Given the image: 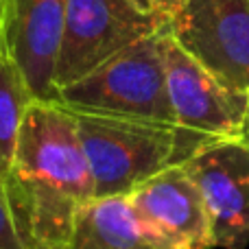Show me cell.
Segmentation results:
<instances>
[{"instance_id": "1", "label": "cell", "mask_w": 249, "mask_h": 249, "mask_svg": "<svg viewBox=\"0 0 249 249\" xmlns=\"http://www.w3.org/2000/svg\"><path fill=\"white\" fill-rule=\"evenodd\" d=\"M2 186L26 249H68L79 212L94 199V177L61 103L33 101Z\"/></svg>"}, {"instance_id": "2", "label": "cell", "mask_w": 249, "mask_h": 249, "mask_svg": "<svg viewBox=\"0 0 249 249\" xmlns=\"http://www.w3.org/2000/svg\"><path fill=\"white\" fill-rule=\"evenodd\" d=\"M66 107V105H64ZM94 177V199L129 195L142 181L179 166L216 142L179 124L66 107Z\"/></svg>"}, {"instance_id": "3", "label": "cell", "mask_w": 249, "mask_h": 249, "mask_svg": "<svg viewBox=\"0 0 249 249\" xmlns=\"http://www.w3.org/2000/svg\"><path fill=\"white\" fill-rule=\"evenodd\" d=\"M164 26L118 51L86 77L59 88L55 101L66 107L177 124L168 99Z\"/></svg>"}, {"instance_id": "4", "label": "cell", "mask_w": 249, "mask_h": 249, "mask_svg": "<svg viewBox=\"0 0 249 249\" xmlns=\"http://www.w3.org/2000/svg\"><path fill=\"white\" fill-rule=\"evenodd\" d=\"M164 24V16L142 11L131 0H68L55 96L59 88L86 77L118 51L160 31Z\"/></svg>"}, {"instance_id": "5", "label": "cell", "mask_w": 249, "mask_h": 249, "mask_svg": "<svg viewBox=\"0 0 249 249\" xmlns=\"http://www.w3.org/2000/svg\"><path fill=\"white\" fill-rule=\"evenodd\" d=\"M166 29L225 88L249 94V0H184Z\"/></svg>"}, {"instance_id": "6", "label": "cell", "mask_w": 249, "mask_h": 249, "mask_svg": "<svg viewBox=\"0 0 249 249\" xmlns=\"http://www.w3.org/2000/svg\"><path fill=\"white\" fill-rule=\"evenodd\" d=\"M181 166L203 199L212 245L245 249L249 243V144L241 138L210 142Z\"/></svg>"}, {"instance_id": "7", "label": "cell", "mask_w": 249, "mask_h": 249, "mask_svg": "<svg viewBox=\"0 0 249 249\" xmlns=\"http://www.w3.org/2000/svg\"><path fill=\"white\" fill-rule=\"evenodd\" d=\"M164 66L175 121L212 140L243 138L249 94L234 92L199 66L164 26Z\"/></svg>"}, {"instance_id": "8", "label": "cell", "mask_w": 249, "mask_h": 249, "mask_svg": "<svg viewBox=\"0 0 249 249\" xmlns=\"http://www.w3.org/2000/svg\"><path fill=\"white\" fill-rule=\"evenodd\" d=\"M68 0H2V37L37 101H55Z\"/></svg>"}, {"instance_id": "9", "label": "cell", "mask_w": 249, "mask_h": 249, "mask_svg": "<svg viewBox=\"0 0 249 249\" xmlns=\"http://www.w3.org/2000/svg\"><path fill=\"white\" fill-rule=\"evenodd\" d=\"M127 197L146 228L173 249L214 247L203 199L181 164L142 181Z\"/></svg>"}, {"instance_id": "10", "label": "cell", "mask_w": 249, "mask_h": 249, "mask_svg": "<svg viewBox=\"0 0 249 249\" xmlns=\"http://www.w3.org/2000/svg\"><path fill=\"white\" fill-rule=\"evenodd\" d=\"M68 249H173L136 214L127 195L92 199L77 216Z\"/></svg>"}, {"instance_id": "11", "label": "cell", "mask_w": 249, "mask_h": 249, "mask_svg": "<svg viewBox=\"0 0 249 249\" xmlns=\"http://www.w3.org/2000/svg\"><path fill=\"white\" fill-rule=\"evenodd\" d=\"M33 101L37 99L31 92L24 72L9 53L0 29V181L9 173L22 123Z\"/></svg>"}, {"instance_id": "12", "label": "cell", "mask_w": 249, "mask_h": 249, "mask_svg": "<svg viewBox=\"0 0 249 249\" xmlns=\"http://www.w3.org/2000/svg\"><path fill=\"white\" fill-rule=\"evenodd\" d=\"M0 249H26V245L18 236L16 228H13L2 181H0Z\"/></svg>"}, {"instance_id": "13", "label": "cell", "mask_w": 249, "mask_h": 249, "mask_svg": "<svg viewBox=\"0 0 249 249\" xmlns=\"http://www.w3.org/2000/svg\"><path fill=\"white\" fill-rule=\"evenodd\" d=\"M181 2H184V0H155V9H158L160 16L168 18L181 7Z\"/></svg>"}, {"instance_id": "14", "label": "cell", "mask_w": 249, "mask_h": 249, "mask_svg": "<svg viewBox=\"0 0 249 249\" xmlns=\"http://www.w3.org/2000/svg\"><path fill=\"white\" fill-rule=\"evenodd\" d=\"M131 2L136 4L138 9L146 11V13H158V9H155V0H131Z\"/></svg>"}, {"instance_id": "15", "label": "cell", "mask_w": 249, "mask_h": 249, "mask_svg": "<svg viewBox=\"0 0 249 249\" xmlns=\"http://www.w3.org/2000/svg\"><path fill=\"white\" fill-rule=\"evenodd\" d=\"M241 140H245L249 144V107H247V118H245V129H243V138Z\"/></svg>"}, {"instance_id": "16", "label": "cell", "mask_w": 249, "mask_h": 249, "mask_svg": "<svg viewBox=\"0 0 249 249\" xmlns=\"http://www.w3.org/2000/svg\"><path fill=\"white\" fill-rule=\"evenodd\" d=\"M0 29H2V0H0Z\"/></svg>"}]
</instances>
